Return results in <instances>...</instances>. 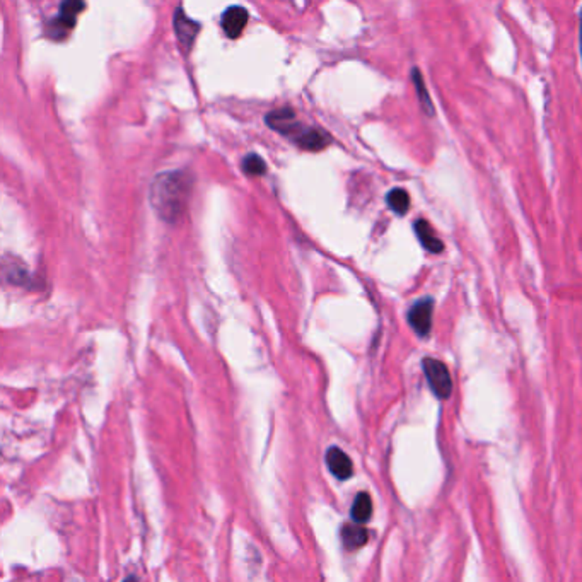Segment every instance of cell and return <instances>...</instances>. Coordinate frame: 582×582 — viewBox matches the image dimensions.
<instances>
[{
  "mask_svg": "<svg viewBox=\"0 0 582 582\" xmlns=\"http://www.w3.org/2000/svg\"><path fill=\"white\" fill-rule=\"evenodd\" d=\"M422 368L435 396L441 398V400H447L453 393V380H451L449 369L446 368L444 362L432 359V357H425L422 362Z\"/></svg>",
  "mask_w": 582,
  "mask_h": 582,
  "instance_id": "obj_3",
  "label": "cell"
},
{
  "mask_svg": "<svg viewBox=\"0 0 582 582\" xmlns=\"http://www.w3.org/2000/svg\"><path fill=\"white\" fill-rule=\"evenodd\" d=\"M84 9L85 4L83 2H72V0L71 2H63L62 6H60L59 16H56V19L51 24L53 35H55L56 38H63V36L75 26L77 16Z\"/></svg>",
  "mask_w": 582,
  "mask_h": 582,
  "instance_id": "obj_5",
  "label": "cell"
},
{
  "mask_svg": "<svg viewBox=\"0 0 582 582\" xmlns=\"http://www.w3.org/2000/svg\"><path fill=\"white\" fill-rule=\"evenodd\" d=\"M352 519L356 524H365L372 516V500L365 492H360L352 504Z\"/></svg>",
  "mask_w": 582,
  "mask_h": 582,
  "instance_id": "obj_11",
  "label": "cell"
},
{
  "mask_svg": "<svg viewBox=\"0 0 582 582\" xmlns=\"http://www.w3.org/2000/svg\"><path fill=\"white\" fill-rule=\"evenodd\" d=\"M415 233H417V238L420 239L422 246L425 248L427 251H430V253H435V255L444 251V243H442L441 239L435 236L434 229L430 227V224L427 221L420 219V221L415 222Z\"/></svg>",
  "mask_w": 582,
  "mask_h": 582,
  "instance_id": "obj_9",
  "label": "cell"
},
{
  "mask_svg": "<svg viewBox=\"0 0 582 582\" xmlns=\"http://www.w3.org/2000/svg\"><path fill=\"white\" fill-rule=\"evenodd\" d=\"M434 301L422 299L415 303L408 311V323L418 337H427L432 329Z\"/></svg>",
  "mask_w": 582,
  "mask_h": 582,
  "instance_id": "obj_4",
  "label": "cell"
},
{
  "mask_svg": "<svg viewBox=\"0 0 582 582\" xmlns=\"http://www.w3.org/2000/svg\"><path fill=\"white\" fill-rule=\"evenodd\" d=\"M125 582H137V579H135V577H128V579Z\"/></svg>",
  "mask_w": 582,
  "mask_h": 582,
  "instance_id": "obj_16",
  "label": "cell"
},
{
  "mask_svg": "<svg viewBox=\"0 0 582 582\" xmlns=\"http://www.w3.org/2000/svg\"><path fill=\"white\" fill-rule=\"evenodd\" d=\"M248 24V11L241 6H231L224 11L221 18V26L224 32L229 38H238L241 36Z\"/></svg>",
  "mask_w": 582,
  "mask_h": 582,
  "instance_id": "obj_6",
  "label": "cell"
},
{
  "mask_svg": "<svg viewBox=\"0 0 582 582\" xmlns=\"http://www.w3.org/2000/svg\"><path fill=\"white\" fill-rule=\"evenodd\" d=\"M327 465L332 475L339 480H348L353 473L352 461L340 447H329L327 453Z\"/></svg>",
  "mask_w": 582,
  "mask_h": 582,
  "instance_id": "obj_8",
  "label": "cell"
},
{
  "mask_svg": "<svg viewBox=\"0 0 582 582\" xmlns=\"http://www.w3.org/2000/svg\"><path fill=\"white\" fill-rule=\"evenodd\" d=\"M369 540V531L362 524H345L341 528V541L347 550H359Z\"/></svg>",
  "mask_w": 582,
  "mask_h": 582,
  "instance_id": "obj_10",
  "label": "cell"
},
{
  "mask_svg": "<svg viewBox=\"0 0 582 582\" xmlns=\"http://www.w3.org/2000/svg\"><path fill=\"white\" fill-rule=\"evenodd\" d=\"M267 123L275 132L292 138L299 147L306 150H321L332 142V138L323 130L309 128L301 125L297 121L296 113L291 108H280L270 111L267 115Z\"/></svg>",
  "mask_w": 582,
  "mask_h": 582,
  "instance_id": "obj_2",
  "label": "cell"
},
{
  "mask_svg": "<svg viewBox=\"0 0 582 582\" xmlns=\"http://www.w3.org/2000/svg\"><path fill=\"white\" fill-rule=\"evenodd\" d=\"M386 202H388L389 209L398 215H405L410 209V195L403 188H393L386 197Z\"/></svg>",
  "mask_w": 582,
  "mask_h": 582,
  "instance_id": "obj_13",
  "label": "cell"
},
{
  "mask_svg": "<svg viewBox=\"0 0 582 582\" xmlns=\"http://www.w3.org/2000/svg\"><path fill=\"white\" fill-rule=\"evenodd\" d=\"M174 31H176L178 40H180L183 47L190 48L195 38H197L198 31H200V24L190 19L183 11V7H178L176 12H174Z\"/></svg>",
  "mask_w": 582,
  "mask_h": 582,
  "instance_id": "obj_7",
  "label": "cell"
},
{
  "mask_svg": "<svg viewBox=\"0 0 582 582\" xmlns=\"http://www.w3.org/2000/svg\"><path fill=\"white\" fill-rule=\"evenodd\" d=\"M579 42H581V56H582V14L579 18Z\"/></svg>",
  "mask_w": 582,
  "mask_h": 582,
  "instance_id": "obj_15",
  "label": "cell"
},
{
  "mask_svg": "<svg viewBox=\"0 0 582 582\" xmlns=\"http://www.w3.org/2000/svg\"><path fill=\"white\" fill-rule=\"evenodd\" d=\"M243 168L244 173H248L250 176H262V174L267 173V164H265V161L258 154H250V156H246L243 162Z\"/></svg>",
  "mask_w": 582,
  "mask_h": 582,
  "instance_id": "obj_14",
  "label": "cell"
},
{
  "mask_svg": "<svg viewBox=\"0 0 582 582\" xmlns=\"http://www.w3.org/2000/svg\"><path fill=\"white\" fill-rule=\"evenodd\" d=\"M191 190L190 176L183 171H166L157 174L150 185V205L162 221L174 222L188 205Z\"/></svg>",
  "mask_w": 582,
  "mask_h": 582,
  "instance_id": "obj_1",
  "label": "cell"
},
{
  "mask_svg": "<svg viewBox=\"0 0 582 582\" xmlns=\"http://www.w3.org/2000/svg\"><path fill=\"white\" fill-rule=\"evenodd\" d=\"M412 79H413L415 91H417V96H418V101H420L422 109L427 113V115H434L432 99H430L429 91H427L425 83H423V77H422L420 71H418V68H413V71H412Z\"/></svg>",
  "mask_w": 582,
  "mask_h": 582,
  "instance_id": "obj_12",
  "label": "cell"
}]
</instances>
